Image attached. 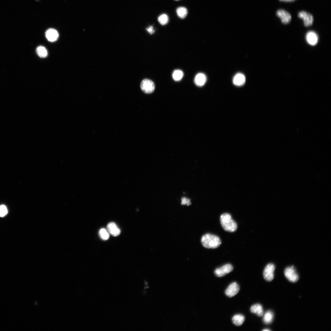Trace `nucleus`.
<instances>
[{
    "label": "nucleus",
    "instance_id": "5701e85b",
    "mask_svg": "<svg viewBox=\"0 0 331 331\" xmlns=\"http://www.w3.org/2000/svg\"><path fill=\"white\" fill-rule=\"evenodd\" d=\"M8 213V210L5 205H2L0 206V217H4Z\"/></svg>",
    "mask_w": 331,
    "mask_h": 331
},
{
    "label": "nucleus",
    "instance_id": "bb28decb",
    "mask_svg": "<svg viewBox=\"0 0 331 331\" xmlns=\"http://www.w3.org/2000/svg\"><path fill=\"white\" fill-rule=\"evenodd\" d=\"M270 330H268V329H265V330H263V331H270Z\"/></svg>",
    "mask_w": 331,
    "mask_h": 331
},
{
    "label": "nucleus",
    "instance_id": "4be33fe9",
    "mask_svg": "<svg viewBox=\"0 0 331 331\" xmlns=\"http://www.w3.org/2000/svg\"><path fill=\"white\" fill-rule=\"evenodd\" d=\"M158 21L161 25H165L168 23L169 18L166 14H164L160 15L158 17Z\"/></svg>",
    "mask_w": 331,
    "mask_h": 331
},
{
    "label": "nucleus",
    "instance_id": "cd10ccee",
    "mask_svg": "<svg viewBox=\"0 0 331 331\" xmlns=\"http://www.w3.org/2000/svg\"><path fill=\"white\" fill-rule=\"evenodd\" d=\"M175 1H179V0H175Z\"/></svg>",
    "mask_w": 331,
    "mask_h": 331
},
{
    "label": "nucleus",
    "instance_id": "9b49d317",
    "mask_svg": "<svg viewBox=\"0 0 331 331\" xmlns=\"http://www.w3.org/2000/svg\"><path fill=\"white\" fill-rule=\"evenodd\" d=\"M58 32L54 29H49L46 32V36L47 40L50 42L56 41L59 37Z\"/></svg>",
    "mask_w": 331,
    "mask_h": 331
},
{
    "label": "nucleus",
    "instance_id": "dca6fc26",
    "mask_svg": "<svg viewBox=\"0 0 331 331\" xmlns=\"http://www.w3.org/2000/svg\"><path fill=\"white\" fill-rule=\"evenodd\" d=\"M245 320L243 315H236L232 318V321L234 325L237 326H240L242 325Z\"/></svg>",
    "mask_w": 331,
    "mask_h": 331
},
{
    "label": "nucleus",
    "instance_id": "f3484780",
    "mask_svg": "<svg viewBox=\"0 0 331 331\" xmlns=\"http://www.w3.org/2000/svg\"><path fill=\"white\" fill-rule=\"evenodd\" d=\"M176 12L179 17L184 19L188 15V11L185 7H180L177 9Z\"/></svg>",
    "mask_w": 331,
    "mask_h": 331
},
{
    "label": "nucleus",
    "instance_id": "a211bd4d",
    "mask_svg": "<svg viewBox=\"0 0 331 331\" xmlns=\"http://www.w3.org/2000/svg\"><path fill=\"white\" fill-rule=\"evenodd\" d=\"M184 76L183 71L180 70H175L172 74V77L173 80L176 81H181Z\"/></svg>",
    "mask_w": 331,
    "mask_h": 331
},
{
    "label": "nucleus",
    "instance_id": "ddd939ff",
    "mask_svg": "<svg viewBox=\"0 0 331 331\" xmlns=\"http://www.w3.org/2000/svg\"><path fill=\"white\" fill-rule=\"evenodd\" d=\"M245 76L241 73L236 74L234 77L233 80L234 84L237 86H241L243 85L245 83Z\"/></svg>",
    "mask_w": 331,
    "mask_h": 331
},
{
    "label": "nucleus",
    "instance_id": "0eeeda50",
    "mask_svg": "<svg viewBox=\"0 0 331 331\" xmlns=\"http://www.w3.org/2000/svg\"><path fill=\"white\" fill-rule=\"evenodd\" d=\"M298 16L299 18L303 19L305 26L308 27L312 24L314 18L310 14L304 11H301L298 13Z\"/></svg>",
    "mask_w": 331,
    "mask_h": 331
},
{
    "label": "nucleus",
    "instance_id": "39448f33",
    "mask_svg": "<svg viewBox=\"0 0 331 331\" xmlns=\"http://www.w3.org/2000/svg\"><path fill=\"white\" fill-rule=\"evenodd\" d=\"M275 267L274 264L270 263L265 267L263 272V276L265 280L270 282L274 278Z\"/></svg>",
    "mask_w": 331,
    "mask_h": 331
},
{
    "label": "nucleus",
    "instance_id": "aec40b11",
    "mask_svg": "<svg viewBox=\"0 0 331 331\" xmlns=\"http://www.w3.org/2000/svg\"><path fill=\"white\" fill-rule=\"evenodd\" d=\"M36 52L38 56L41 58H45L48 55V52L46 49L44 47L39 46L36 49Z\"/></svg>",
    "mask_w": 331,
    "mask_h": 331
},
{
    "label": "nucleus",
    "instance_id": "9d476101",
    "mask_svg": "<svg viewBox=\"0 0 331 331\" xmlns=\"http://www.w3.org/2000/svg\"><path fill=\"white\" fill-rule=\"evenodd\" d=\"M306 40L308 44L312 46H314L317 44L319 40L318 36L317 33L314 31H309L306 35Z\"/></svg>",
    "mask_w": 331,
    "mask_h": 331
},
{
    "label": "nucleus",
    "instance_id": "f257e3e1",
    "mask_svg": "<svg viewBox=\"0 0 331 331\" xmlns=\"http://www.w3.org/2000/svg\"><path fill=\"white\" fill-rule=\"evenodd\" d=\"M201 241L203 246L207 248H217L221 244V240L218 236L209 233L203 235Z\"/></svg>",
    "mask_w": 331,
    "mask_h": 331
},
{
    "label": "nucleus",
    "instance_id": "393cba45",
    "mask_svg": "<svg viewBox=\"0 0 331 331\" xmlns=\"http://www.w3.org/2000/svg\"><path fill=\"white\" fill-rule=\"evenodd\" d=\"M146 30L147 31L151 34H153L155 32V31L154 29V28L152 26H150L148 27L147 28Z\"/></svg>",
    "mask_w": 331,
    "mask_h": 331
},
{
    "label": "nucleus",
    "instance_id": "f8f14e48",
    "mask_svg": "<svg viewBox=\"0 0 331 331\" xmlns=\"http://www.w3.org/2000/svg\"><path fill=\"white\" fill-rule=\"evenodd\" d=\"M107 229L109 233L113 236H118L120 234V229L113 222L109 223L107 226Z\"/></svg>",
    "mask_w": 331,
    "mask_h": 331
},
{
    "label": "nucleus",
    "instance_id": "7ed1b4c3",
    "mask_svg": "<svg viewBox=\"0 0 331 331\" xmlns=\"http://www.w3.org/2000/svg\"><path fill=\"white\" fill-rule=\"evenodd\" d=\"M141 88L142 90L146 93H151L155 89V85L153 82L149 79H145L141 82Z\"/></svg>",
    "mask_w": 331,
    "mask_h": 331
},
{
    "label": "nucleus",
    "instance_id": "1a4fd4ad",
    "mask_svg": "<svg viewBox=\"0 0 331 331\" xmlns=\"http://www.w3.org/2000/svg\"><path fill=\"white\" fill-rule=\"evenodd\" d=\"M240 290L239 285L236 282L230 284L225 291L226 296L229 297H233L238 293Z\"/></svg>",
    "mask_w": 331,
    "mask_h": 331
},
{
    "label": "nucleus",
    "instance_id": "20e7f679",
    "mask_svg": "<svg viewBox=\"0 0 331 331\" xmlns=\"http://www.w3.org/2000/svg\"><path fill=\"white\" fill-rule=\"evenodd\" d=\"M284 273L286 278L291 282H296L299 279V276L293 266L287 268Z\"/></svg>",
    "mask_w": 331,
    "mask_h": 331
},
{
    "label": "nucleus",
    "instance_id": "423d86ee",
    "mask_svg": "<svg viewBox=\"0 0 331 331\" xmlns=\"http://www.w3.org/2000/svg\"><path fill=\"white\" fill-rule=\"evenodd\" d=\"M233 268L232 265L228 264L216 269L214 271V273L217 277H221L232 272L233 270Z\"/></svg>",
    "mask_w": 331,
    "mask_h": 331
},
{
    "label": "nucleus",
    "instance_id": "6e6552de",
    "mask_svg": "<svg viewBox=\"0 0 331 331\" xmlns=\"http://www.w3.org/2000/svg\"><path fill=\"white\" fill-rule=\"evenodd\" d=\"M276 15L281 19L282 22L284 24H289L291 20L292 17L290 14L283 9H279L277 11Z\"/></svg>",
    "mask_w": 331,
    "mask_h": 331
},
{
    "label": "nucleus",
    "instance_id": "f03ea898",
    "mask_svg": "<svg viewBox=\"0 0 331 331\" xmlns=\"http://www.w3.org/2000/svg\"><path fill=\"white\" fill-rule=\"evenodd\" d=\"M220 220L223 228L226 231L234 232L236 231L237 225L229 214L225 213L222 214L220 216Z\"/></svg>",
    "mask_w": 331,
    "mask_h": 331
},
{
    "label": "nucleus",
    "instance_id": "b1692460",
    "mask_svg": "<svg viewBox=\"0 0 331 331\" xmlns=\"http://www.w3.org/2000/svg\"><path fill=\"white\" fill-rule=\"evenodd\" d=\"M182 205H189L191 204L190 200L189 199L186 198H182Z\"/></svg>",
    "mask_w": 331,
    "mask_h": 331
},
{
    "label": "nucleus",
    "instance_id": "6ab92c4d",
    "mask_svg": "<svg viewBox=\"0 0 331 331\" xmlns=\"http://www.w3.org/2000/svg\"><path fill=\"white\" fill-rule=\"evenodd\" d=\"M273 317V313L271 311H268L266 312L264 315L263 321L265 323L269 324L272 322Z\"/></svg>",
    "mask_w": 331,
    "mask_h": 331
},
{
    "label": "nucleus",
    "instance_id": "412c9836",
    "mask_svg": "<svg viewBox=\"0 0 331 331\" xmlns=\"http://www.w3.org/2000/svg\"><path fill=\"white\" fill-rule=\"evenodd\" d=\"M99 234L103 240H106L109 239L110 237L109 233L106 229L103 228L101 229L99 232Z\"/></svg>",
    "mask_w": 331,
    "mask_h": 331
},
{
    "label": "nucleus",
    "instance_id": "2eb2a0df",
    "mask_svg": "<svg viewBox=\"0 0 331 331\" xmlns=\"http://www.w3.org/2000/svg\"><path fill=\"white\" fill-rule=\"evenodd\" d=\"M250 311L259 316H262L263 314V307L260 304H255L252 306L250 308Z\"/></svg>",
    "mask_w": 331,
    "mask_h": 331
},
{
    "label": "nucleus",
    "instance_id": "4468645a",
    "mask_svg": "<svg viewBox=\"0 0 331 331\" xmlns=\"http://www.w3.org/2000/svg\"><path fill=\"white\" fill-rule=\"evenodd\" d=\"M207 78L205 74L203 73H199L195 76L194 82L198 87H202L206 82Z\"/></svg>",
    "mask_w": 331,
    "mask_h": 331
},
{
    "label": "nucleus",
    "instance_id": "a878e982",
    "mask_svg": "<svg viewBox=\"0 0 331 331\" xmlns=\"http://www.w3.org/2000/svg\"><path fill=\"white\" fill-rule=\"evenodd\" d=\"M280 1H283L287 2H293L295 1L296 0H279Z\"/></svg>",
    "mask_w": 331,
    "mask_h": 331
}]
</instances>
